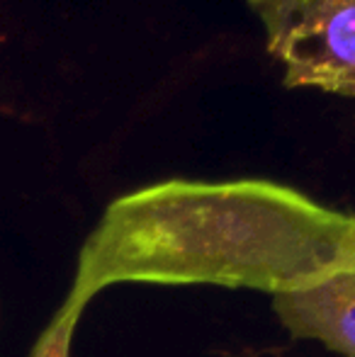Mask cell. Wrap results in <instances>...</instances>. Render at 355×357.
I'll list each match as a JSON object with an SVG mask.
<instances>
[{"mask_svg":"<svg viewBox=\"0 0 355 357\" xmlns=\"http://www.w3.org/2000/svg\"><path fill=\"white\" fill-rule=\"evenodd\" d=\"M355 270V214L273 180H163L105 207L66 299L112 284H214L292 294Z\"/></svg>","mask_w":355,"mask_h":357,"instance_id":"6da1fadb","label":"cell"},{"mask_svg":"<svg viewBox=\"0 0 355 357\" xmlns=\"http://www.w3.org/2000/svg\"><path fill=\"white\" fill-rule=\"evenodd\" d=\"M83 311H86L83 306L73 304L71 299L63 296L61 306L54 311L49 324L44 326L39 338L34 340L29 357H71L73 335H76L78 321H81Z\"/></svg>","mask_w":355,"mask_h":357,"instance_id":"277c9868","label":"cell"},{"mask_svg":"<svg viewBox=\"0 0 355 357\" xmlns=\"http://www.w3.org/2000/svg\"><path fill=\"white\" fill-rule=\"evenodd\" d=\"M285 88L355 100V0H246Z\"/></svg>","mask_w":355,"mask_h":357,"instance_id":"7a4b0ae2","label":"cell"},{"mask_svg":"<svg viewBox=\"0 0 355 357\" xmlns=\"http://www.w3.org/2000/svg\"><path fill=\"white\" fill-rule=\"evenodd\" d=\"M280 326L297 340H319L338 357H355V270L304 291L273 296Z\"/></svg>","mask_w":355,"mask_h":357,"instance_id":"3957f363","label":"cell"}]
</instances>
